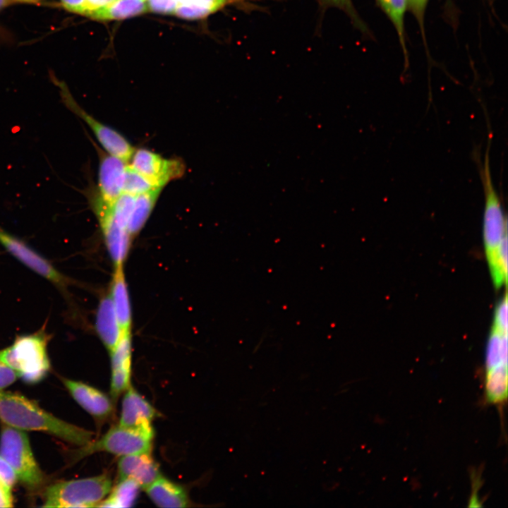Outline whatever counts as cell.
Masks as SVG:
<instances>
[{
    "label": "cell",
    "mask_w": 508,
    "mask_h": 508,
    "mask_svg": "<svg viewBox=\"0 0 508 508\" xmlns=\"http://www.w3.org/2000/svg\"><path fill=\"white\" fill-rule=\"evenodd\" d=\"M111 490V480L107 474L59 481L46 488L42 507H97Z\"/></svg>",
    "instance_id": "277c9868"
},
{
    "label": "cell",
    "mask_w": 508,
    "mask_h": 508,
    "mask_svg": "<svg viewBox=\"0 0 508 508\" xmlns=\"http://www.w3.org/2000/svg\"><path fill=\"white\" fill-rule=\"evenodd\" d=\"M49 337L44 332L17 337L13 344L0 351V360L28 384H36L47 375L50 361L47 354Z\"/></svg>",
    "instance_id": "3957f363"
},
{
    "label": "cell",
    "mask_w": 508,
    "mask_h": 508,
    "mask_svg": "<svg viewBox=\"0 0 508 508\" xmlns=\"http://www.w3.org/2000/svg\"><path fill=\"white\" fill-rule=\"evenodd\" d=\"M44 0H0V11L8 6L16 4H35L41 5Z\"/></svg>",
    "instance_id": "d6a6232c"
},
{
    "label": "cell",
    "mask_w": 508,
    "mask_h": 508,
    "mask_svg": "<svg viewBox=\"0 0 508 508\" xmlns=\"http://www.w3.org/2000/svg\"><path fill=\"white\" fill-rule=\"evenodd\" d=\"M93 144L99 157L96 191L104 202L112 205L123 194L128 162L107 152L95 143Z\"/></svg>",
    "instance_id": "8fae6325"
},
{
    "label": "cell",
    "mask_w": 508,
    "mask_h": 508,
    "mask_svg": "<svg viewBox=\"0 0 508 508\" xmlns=\"http://www.w3.org/2000/svg\"><path fill=\"white\" fill-rule=\"evenodd\" d=\"M380 6L393 23L399 36L403 52L406 54L404 37V14L407 8L406 0H377Z\"/></svg>",
    "instance_id": "603a6c76"
},
{
    "label": "cell",
    "mask_w": 508,
    "mask_h": 508,
    "mask_svg": "<svg viewBox=\"0 0 508 508\" xmlns=\"http://www.w3.org/2000/svg\"><path fill=\"white\" fill-rule=\"evenodd\" d=\"M493 328L507 333V294L497 304L495 312Z\"/></svg>",
    "instance_id": "83f0119b"
},
{
    "label": "cell",
    "mask_w": 508,
    "mask_h": 508,
    "mask_svg": "<svg viewBox=\"0 0 508 508\" xmlns=\"http://www.w3.org/2000/svg\"><path fill=\"white\" fill-rule=\"evenodd\" d=\"M507 366L485 371V390L487 402L502 404L507 399Z\"/></svg>",
    "instance_id": "ffe728a7"
},
{
    "label": "cell",
    "mask_w": 508,
    "mask_h": 508,
    "mask_svg": "<svg viewBox=\"0 0 508 508\" xmlns=\"http://www.w3.org/2000/svg\"><path fill=\"white\" fill-rule=\"evenodd\" d=\"M128 165L155 187L164 188L168 183L181 178L186 167L179 158H164L146 148L135 149Z\"/></svg>",
    "instance_id": "ba28073f"
},
{
    "label": "cell",
    "mask_w": 508,
    "mask_h": 508,
    "mask_svg": "<svg viewBox=\"0 0 508 508\" xmlns=\"http://www.w3.org/2000/svg\"><path fill=\"white\" fill-rule=\"evenodd\" d=\"M114 267L109 294L122 332H131V306L123 272V265Z\"/></svg>",
    "instance_id": "2e32d148"
},
{
    "label": "cell",
    "mask_w": 508,
    "mask_h": 508,
    "mask_svg": "<svg viewBox=\"0 0 508 508\" xmlns=\"http://www.w3.org/2000/svg\"><path fill=\"white\" fill-rule=\"evenodd\" d=\"M89 198L92 208L99 221L108 253L114 267L123 265L133 240L128 229L121 226L113 217L111 205L104 202L97 192Z\"/></svg>",
    "instance_id": "9c48e42d"
},
{
    "label": "cell",
    "mask_w": 508,
    "mask_h": 508,
    "mask_svg": "<svg viewBox=\"0 0 508 508\" xmlns=\"http://www.w3.org/2000/svg\"><path fill=\"white\" fill-rule=\"evenodd\" d=\"M140 485L133 480L121 479L97 507H128L133 505L139 492Z\"/></svg>",
    "instance_id": "44dd1931"
},
{
    "label": "cell",
    "mask_w": 508,
    "mask_h": 508,
    "mask_svg": "<svg viewBox=\"0 0 508 508\" xmlns=\"http://www.w3.org/2000/svg\"><path fill=\"white\" fill-rule=\"evenodd\" d=\"M0 243L24 265L51 282L61 291L66 290L69 284L68 278L24 241L0 228Z\"/></svg>",
    "instance_id": "30bf717a"
},
{
    "label": "cell",
    "mask_w": 508,
    "mask_h": 508,
    "mask_svg": "<svg viewBox=\"0 0 508 508\" xmlns=\"http://www.w3.org/2000/svg\"><path fill=\"white\" fill-rule=\"evenodd\" d=\"M155 188L159 187H155L145 178L133 169L128 163L123 186V194L137 196Z\"/></svg>",
    "instance_id": "d4e9b609"
},
{
    "label": "cell",
    "mask_w": 508,
    "mask_h": 508,
    "mask_svg": "<svg viewBox=\"0 0 508 508\" xmlns=\"http://www.w3.org/2000/svg\"><path fill=\"white\" fill-rule=\"evenodd\" d=\"M149 11L146 0H114L96 16L97 20H123Z\"/></svg>",
    "instance_id": "d6986e66"
},
{
    "label": "cell",
    "mask_w": 508,
    "mask_h": 508,
    "mask_svg": "<svg viewBox=\"0 0 508 508\" xmlns=\"http://www.w3.org/2000/svg\"><path fill=\"white\" fill-rule=\"evenodd\" d=\"M489 148L488 145L484 162L479 167L485 196L483 234L492 280L495 286L499 289L506 284L507 280V272L502 265L499 255L500 245L502 239L507 236V225L500 197L492 180Z\"/></svg>",
    "instance_id": "7a4b0ae2"
},
{
    "label": "cell",
    "mask_w": 508,
    "mask_h": 508,
    "mask_svg": "<svg viewBox=\"0 0 508 508\" xmlns=\"http://www.w3.org/2000/svg\"><path fill=\"white\" fill-rule=\"evenodd\" d=\"M131 366L111 369L110 392L114 401L131 386Z\"/></svg>",
    "instance_id": "484cf974"
},
{
    "label": "cell",
    "mask_w": 508,
    "mask_h": 508,
    "mask_svg": "<svg viewBox=\"0 0 508 508\" xmlns=\"http://www.w3.org/2000/svg\"><path fill=\"white\" fill-rule=\"evenodd\" d=\"M500 366H507V333L492 327L485 352V371Z\"/></svg>",
    "instance_id": "7402d4cb"
},
{
    "label": "cell",
    "mask_w": 508,
    "mask_h": 508,
    "mask_svg": "<svg viewBox=\"0 0 508 508\" xmlns=\"http://www.w3.org/2000/svg\"><path fill=\"white\" fill-rule=\"evenodd\" d=\"M322 6L338 8L344 11L356 26L363 30V23L358 16L351 0H319Z\"/></svg>",
    "instance_id": "4316f807"
},
{
    "label": "cell",
    "mask_w": 508,
    "mask_h": 508,
    "mask_svg": "<svg viewBox=\"0 0 508 508\" xmlns=\"http://www.w3.org/2000/svg\"><path fill=\"white\" fill-rule=\"evenodd\" d=\"M163 188H155L134 197L128 229L134 238L145 225L159 199Z\"/></svg>",
    "instance_id": "ac0fdd59"
},
{
    "label": "cell",
    "mask_w": 508,
    "mask_h": 508,
    "mask_svg": "<svg viewBox=\"0 0 508 508\" xmlns=\"http://www.w3.org/2000/svg\"><path fill=\"white\" fill-rule=\"evenodd\" d=\"M73 399L97 421H103L114 413V401L97 388L80 381L61 377Z\"/></svg>",
    "instance_id": "4fadbf2b"
},
{
    "label": "cell",
    "mask_w": 508,
    "mask_h": 508,
    "mask_svg": "<svg viewBox=\"0 0 508 508\" xmlns=\"http://www.w3.org/2000/svg\"><path fill=\"white\" fill-rule=\"evenodd\" d=\"M154 435L145 432L116 425L99 439L75 450L73 460L76 461L98 452H106L117 456L150 453Z\"/></svg>",
    "instance_id": "8992f818"
},
{
    "label": "cell",
    "mask_w": 508,
    "mask_h": 508,
    "mask_svg": "<svg viewBox=\"0 0 508 508\" xmlns=\"http://www.w3.org/2000/svg\"><path fill=\"white\" fill-rule=\"evenodd\" d=\"M0 478L11 489L18 481L16 475L9 464L0 455Z\"/></svg>",
    "instance_id": "f1b7e54d"
},
{
    "label": "cell",
    "mask_w": 508,
    "mask_h": 508,
    "mask_svg": "<svg viewBox=\"0 0 508 508\" xmlns=\"http://www.w3.org/2000/svg\"><path fill=\"white\" fill-rule=\"evenodd\" d=\"M66 107L83 120L96 138L99 146L107 152L128 162L135 148L119 132L100 122L83 109L74 99L65 84H59Z\"/></svg>",
    "instance_id": "52a82bcc"
},
{
    "label": "cell",
    "mask_w": 508,
    "mask_h": 508,
    "mask_svg": "<svg viewBox=\"0 0 508 508\" xmlns=\"http://www.w3.org/2000/svg\"><path fill=\"white\" fill-rule=\"evenodd\" d=\"M18 378L16 373L0 360V390L11 385Z\"/></svg>",
    "instance_id": "f546056e"
},
{
    "label": "cell",
    "mask_w": 508,
    "mask_h": 508,
    "mask_svg": "<svg viewBox=\"0 0 508 508\" xmlns=\"http://www.w3.org/2000/svg\"><path fill=\"white\" fill-rule=\"evenodd\" d=\"M150 500L159 507H186L189 500L186 490L171 480L160 476L145 489Z\"/></svg>",
    "instance_id": "e0dca14e"
},
{
    "label": "cell",
    "mask_w": 508,
    "mask_h": 508,
    "mask_svg": "<svg viewBox=\"0 0 508 508\" xmlns=\"http://www.w3.org/2000/svg\"><path fill=\"white\" fill-rule=\"evenodd\" d=\"M95 329L104 346L109 352L111 351L120 340L123 332L109 294L99 301L96 312Z\"/></svg>",
    "instance_id": "9a60e30c"
},
{
    "label": "cell",
    "mask_w": 508,
    "mask_h": 508,
    "mask_svg": "<svg viewBox=\"0 0 508 508\" xmlns=\"http://www.w3.org/2000/svg\"><path fill=\"white\" fill-rule=\"evenodd\" d=\"M407 6L417 18L421 28H423V13L428 0H406Z\"/></svg>",
    "instance_id": "4dcf8cb0"
},
{
    "label": "cell",
    "mask_w": 508,
    "mask_h": 508,
    "mask_svg": "<svg viewBox=\"0 0 508 508\" xmlns=\"http://www.w3.org/2000/svg\"><path fill=\"white\" fill-rule=\"evenodd\" d=\"M0 455L13 469L18 480L28 489H39L44 475L33 455L30 440L21 430L1 424Z\"/></svg>",
    "instance_id": "5b68a950"
},
{
    "label": "cell",
    "mask_w": 508,
    "mask_h": 508,
    "mask_svg": "<svg viewBox=\"0 0 508 508\" xmlns=\"http://www.w3.org/2000/svg\"><path fill=\"white\" fill-rule=\"evenodd\" d=\"M0 420L13 428L45 433L79 447L90 442L94 435L91 431L53 416L35 401L3 389L0 390Z\"/></svg>",
    "instance_id": "6da1fadb"
},
{
    "label": "cell",
    "mask_w": 508,
    "mask_h": 508,
    "mask_svg": "<svg viewBox=\"0 0 508 508\" xmlns=\"http://www.w3.org/2000/svg\"><path fill=\"white\" fill-rule=\"evenodd\" d=\"M118 471L119 480H133L143 489L162 476L150 453L122 456L118 461Z\"/></svg>",
    "instance_id": "5bb4252c"
},
{
    "label": "cell",
    "mask_w": 508,
    "mask_h": 508,
    "mask_svg": "<svg viewBox=\"0 0 508 508\" xmlns=\"http://www.w3.org/2000/svg\"><path fill=\"white\" fill-rule=\"evenodd\" d=\"M158 415L153 406L132 386L125 391L119 423L120 426L154 435L152 422Z\"/></svg>",
    "instance_id": "7c38bea8"
},
{
    "label": "cell",
    "mask_w": 508,
    "mask_h": 508,
    "mask_svg": "<svg viewBox=\"0 0 508 508\" xmlns=\"http://www.w3.org/2000/svg\"><path fill=\"white\" fill-rule=\"evenodd\" d=\"M11 488L0 478V507H13Z\"/></svg>",
    "instance_id": "1f68e13d"
},
{
    "label": "cell",
    "mask_w": 508,
    "mask_h": 508,
    "mask_svg": "<svg viewBox=\"0 0 508 508\" xmlns=\"http://www.w3.org/2000/svg\"><path fill=\"white\" fill-rule=\"evenodd\" d=\"M114 0H60L61 6L66 11L91 19Z\"/></svg>",
    "instance_id": "cb8c5ba5"
}]
</instances>
